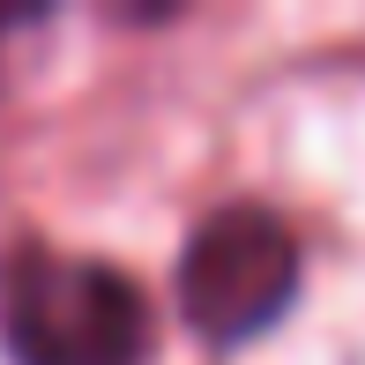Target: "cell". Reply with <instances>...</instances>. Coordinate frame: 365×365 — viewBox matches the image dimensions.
Instances as JSON below:
<instances>
[{
	"mask_svg": "<svg viewBox=\"0 0 365 365\" xmlns=\"http://www.w3.org/2000/svg\"><path fill=\"white\" fill-rule=\"evenodd\" d=\"M0 343L15 365H142L149 306L112 261L15 239L0 254Z\"/></svg>",
	"mask_w": 365,
	"mask_h": 365,
	"instance_id": "6da1fadb",
	"label": "cell"
},
{
	"mask_svg": "<svg viewBox=\"0 0 365 365\" xmlns=\"http://www.w3.org/2000/svg\"><path fill=\"white\" fill-rule=\"evenodd\" d=\"M298 239L269 202H224L179 246V313L209 343H246L291 306Z\"/></svg>",
	"mask_w": 365,
	"mask_h": 365,
	"instance_id": "7a4b0ae2",
	"label": "cell"
}]
</instances>
